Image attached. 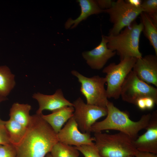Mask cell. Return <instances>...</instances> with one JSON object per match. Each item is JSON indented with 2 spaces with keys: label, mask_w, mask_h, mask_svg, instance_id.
<instances>
[{
  "label": "cell",
  "mask_w": 157,
  "mask_h": 157,
  "mask_svg": "<svg viewBox=\"0 0 157 157\" xmlns=\"http://www.w3.org/2000/svg\"><path fill=\"white\" fill-rule=\"evenodd\" d=\"M41 114L31 116L24 136L15 146L17 157H44L58 142L57 134Z\"/></svg>",
  "instance_id": "cell-1"
},
{
  "label": "cell",
  "mask_w": 157,
  "mask_h": 157,
  "mask_svg": "<svg viewBox=\"0 0 157 157\" xmlns=\"http://www.w3.org/2000/svg\"><path fill=\"white\" fill-rule=\"evenodd\" d=\"M106 107V117L101 121L96 122L91 128V132L115 130L126 134L135 140L138 136L140 131L145 129L151 116L150 113L144 115L138 121H134L130 119L127 113L120 110L109 101Z\"/></svg>",
  "instance_id": "cell-2"
},
{
  "label": "cell",
  "mask_w": 157,
  "mask_h": 157,
  "mask_svg": "<svg viewBox=\"0 0 157 157\" xmlns=\"http://www.w3.org/2000/svg\"><path fill=\"white\" fill-rule=\"evenodd\" d=\"M143 28L141 22H133L117 35L105 36L108 48L116 51L120 60L127 58L142 57L139 50V42Z\"/></svg>",
  "instance_id": "cell-3"
},
{
  "label": "cell",
  "mask_w": 157,
  "mask_h": 157,
  "mask_svg": "<svg viewBox=\"0 0 157 157\" xmlns=\"http://www.w3.org/2000/svg\"><path fill=\"white\" fill-rule=\"evenodd\" d=\"M94 138L101 157L135 156L138 151L133 145V140L122 132L114 134L96 132Z\"/></svg>",
  "instance_id": "cell-4"
},
{
  "label": "cell",
  "mask_w": 157,
  "mask_h": 157,
  "mask_svg": "<svg viewBox=\"0 0 157 157\" xmlns=\"http://www.w3.org/2000/svg\"><path fill=\"white\" fill-rule=\"evenodd\" d=\"M137 58H127L121 60L120 62L110 64L102 71L106 74V90L108 98L118 99L120 97L121 86L125 78L132 70Z\"/></svg>",
  "instance_id": "cell-5"
},
{
  "label": "cell",
  "mask_w": 157,
  "mask_h": 157,
  "mask_svg": "<svg viewBox=\"0 0 157 157\" xmlns=\"http://www.w3.org/2000/svg\"><path fill=\"white\" fill-rule=\"evenodd\" d=\"M71 73L80 83V91L85 98L87 104L106 108L108 100L104 87L105 77L98 75L87 77L75 70Z\"/></svg>",
  "instance_id": "cell-6"
},
{
  "label": "cell",
  "mask_w": 157,
  "mask_h": 157,
  "mask_svg": "<svg viewBox=\"0 0 157 157\" xmlns=\"http://www.w3.org/2000/svg\"><path fill=\"white\" fill-rule=\"evenodd\" d=\"M142 12L144 10L140 7L134 6L123 0L114 1L110 8L103 10V12L109 15L113 24L109 35L119 34L123 28L133 23Z\"/></svg>",
  "instance_id": "cell-7"
},
{
  "label": "cell",
  "mask_w": 157,
  "mask_h": 157,
  "mask_svg": "<svg viewBox=\"0 0 157 157\" xmlns=\"http://www.w3.org/2000/svg\"><path fill=\"white\" fill-rule=\"evenodd\" d=\"M120 96L124 101L135 105L139 99H153L157 104V89L140 80L132 70L121 86Z\"/></svg>",
  "instance_id": "cell-8"
},
{
  "label": "cell",
  "mask_w": 157,
  "mask_h": 157,
  "mask_svg": "<svg viewBox=\"0 0 157 157\" xmlns=\"http://www.w3.org/2000/svg\"><path fill=\"white\" fill-rule=\"evenodd\" d=\"M72 103L74 109L72 117L83 133H90L91 128L96 121L107 115L106 108L85 104L80 97Z\"/></svg>",
  "instance_id": "cell-9"
},
{
  "label": "cell",
  "mask_w": 157,
  "mask_h": 157,
  "mask_svg": "<svg viewBox=\"0 0 157 157\" xmlns=\"http://www.w3.org/2000/svg\"><path fill=\"white\" fill-rule=\"evenodd\" d=\"M57 136L58 142L70 145L78 146L94 144L93 142L94 138L91 136L90 133L79 131L72 116L57 134Z\"/></svg>",
  "instance_id": "cell-10"
},
{
  "label": "cell",
  "mask_w": 157,
  "mask_h": 157,
  "mask_svg": "<svg viewBox=\"0 0 157 157\" xmlns=\"http://www.w3.org/2000/svg\"><path fill=\"white\" fill-rule=\"evenodd\" d=\"M146 131L138 136L133 143L138 151L157 154V111L151 114Z\"/></svg>",
  "instance_id": "cell-11"
},
{
  "label": "cell",
  "mask_w": 157,
  "mask_h": 157,
  "mask_svg": "<svg viewBox=\"0 0 157 157\" xmlns=\"http://www.w3.org/2000/svg\"><path fill=\"white\" fill-rule=\"evenodd\" d=\"M132 70L142 81L157 87V56L147 55L137 58Z\"/></svg>",
  "instance_id": "cell-12"
},
{
  "label": "cell",
  "mask_w": 157,
  "mask_h": 157,
  "mask_svg": "<svg viewBox=\"0 0 157 157\" xmlns=\"http://www.w3.org/2000/svg\"><path fill=\"white\" fill-rule=\"evenodd\" d=\"M116 53L108 48L106 39L105 35H102L100 43L93 49L83 52L82 56L92 69L100 70Z\"/></svg>",
  "instance_id": "cell-13"
},
{
  "label": "cell",
  "mask_w": 157,
  "mask_h": 157,
  "mask_svg": "<svg viewBox=\"0 0 157 157\" xmlns=\"http://www.w3.org/2000/svg\"><path fill=\"white\" fill-rule=\"evenodd\" d=\"M32 97L38 103L39 107L36 114L39 115L42 114V111L45 110L52 112L65 106H73V103L65 98L62 90L60 89L57 90L52 95L37 92L34 94Z\"/></svg>",
  "instance_id": "cell-14"
},
{
  "label": "cell",
  "mask_w": 157,
  "mask_h": 157,
  "mask_svg": "<svg viewBox=\"0 0 157 157\" xmlns=\"http://www.w3.org/2000/svg\"><path fill=\"white\" fill-rule=\"evenodd\" d=\"M74 109L73 106H65L52 112L47 115H41L42 117L57 134L64 124L72 117Z\"/></svg>",
  "instance_id": "cell-15"
},
{
  "label": "cell",
  "mask_w": 157,
  "mask_h": 157,
  "mask_svg": "<svg viewBox=\"0 0 157 157\" xmlns=\"http://www.w3.org/2000/svg\"><path fill=\"white\" fill-rule=\"evenodd\" d=\"M80 7L81 12L76 19L69 18L65 22V27L66 29H72L76 27L82 21L86 19L89 16L93 14H97L103 12V10L100 9L96 1L93 0H78Z\"/></svg>",
  "instance_id": "cell-16"
},
{
  "label": "cell",
  "mask_w": 157,
  "mask_h": 157,
  "mask_svg": "<svg viewBox=\"0 0 157 157\" xmlns=\"http://www.w3.org/2000/svg\"><path fill=\"white\" fill-rule=\"evenodd\" d=\"M31 108V106L28 104L14 103L10 110V118L27 128L31 121L29 112Z\"/></svg>",
  "instance_id": "cell-17"
},
{
  "label": "cell",
  "mask_w": 157,
  "mask_h": 157,
  "mask_svg": "<svg viewBox=\"0 0 157 157\" xmlns=\"http://www.w3.org/2000/svg\"><path fill=\"white\" fill-rule=\"evenodd\" d=\"M4 125L8 134L10 143L14 146L17 145L24 136L27 128L10 118L5 121Z\"/></svg>",
  "instance_id": "cell-18"
},
{
  "label": "cell",
  "mask_w": 157,
  "mask_h": 157,
  "mask_svg": "<svg viewBox=\"0 0 157 157\" xmlns=\"http://www.w3.org/2000/svg\"><path fill=\"white\" fill-rule=\"evenodd\" d=\"M15 76L6 66H0V97H6L15 87Z\"/></svg>",
  "instance_id": "cell-19"
},
{
  "label": "cell",
  "mask_w": 157,
  "mask_h": 157,
  "mask_svg": "<svg viewBox=\"0 0 157 157\" xmlns=\"http://www.w3.org/2000/svg\"><path fill=\"white\" fill-rule=\"evenodd\" d=\"M140 15L143 27L142 31L153 48L155 55L157 56V27L146 13L142 12Z\"/></svg>",
  "instance_id": "cell-20"
},
{
  "label": "cell",
  "mask_w": 157,
  "mask_h": 157,
  "mask_svg": "<svg viewBox=\"0 0 157 157\" xmlns=\"http://www.w3.org/2000/svg\"><path fill=\"white\" fill-rule=\"evenodd\" d=\"M52 157H78L79 151L74 147L58 142L50 152Z\"/></svg>",
  "instance_id": "cell-21"
},
{
  "label": "cell",
  "mask_w": 157,
  "mask_h": 157,
  "mask_svg": "<svg viewBox=\"0 0 157 157\" xmlns=\"http://www.w3.org/2000/svg\"><path fill=\"white\" fill-rule=\"evenodd\" d=\"M74 147L81 152L85 157H101L95 144L91 145H83Z\"/></svg>",
  "instance_id": "cell-22"
},
{
  "label": "cell",
  "mask_w": 157,
  "mask_h": 157,
  "mask_svg": "<svg viewBox=\"0 0 157 157\" xmlns=\"http://www.w3.org/2000/svg\"><path fill=\"white\" fill-rule=\"evenodd\" d=\"M140 7L149 16L157 13V0H146L142 1Z\"/></svg>",
  "instance_id": "cell-23"
},
{
  "label": "cell",
  "mask_w": 157,
  "mask_h": 157,
  "mask_svg": "<svg viewBox=\"0 0 157 157\" xmlns=\"http://www.w3.org/2000/svg\"><path fill=\"white\" fill-rule=\"evenodd\" d=\"M0 157H17L15 147L11 144H0Z\"/></svg>",
  "instance_id": "cell-24"
},
{
  "label": "cell",
  "mask_w": 157,
  "mask_h": 157,
  "mask_svg": "<svg viewBox=\"0 0 157 157\" xmlns=\"http://www.w3.org/2000/svg\"><path fill=\"white\" fill-rule=\"evenodd\" d=\"M11 144L4 125L0 124V144Z\"/></svg>",
  "instance_id": "cell-25"
},
{
  "label": "cell",
  "mask_w": 157,
  "mask_h": 157,
  "mask_svg": "<svg viewBox=\"0 0 157 157\" xmlns=\"http://www.w3.org/2000/svg\"><path fill=\"white\" fill-rule=\"evenodd\" d=\"M96 1L99 7L102 10L110 8L114 1L111 0H98Z\"/></svg>",
  "instance_id": "cell-26"
},
{
  "label": "cell",
  "mask_w": 157,
  "mask_h": 157,
  "mask_svg": "<svg viewBox=\"0 0 157 157\" xmlns=\"http://www.w3.org/2000/svg\"><path fill=\"white\" fill-rule=\"evenodd\" d=\"M135 157H157V155L150 152L140 151H138Z\"/></svg>",
  "instance_id": "cell-27"
},
{
  "label": "cell",
  "mask_w": 157,
  "mask_h": 157,
  "mask_svg": "<svg viewBox=\"0 0 157 157\" xmlns=\"http://www.w3.org/2000/svg\"><path fill=\"white\" fill-rule=\"evenodd\" d=\"M146 109H151L154 107L156 103L154 100L150 97H146L144 98Z\"/></svg>",
  "instance_id": "cell-28"
},
{
  "label": "cell",
  "mask_w": 157,
  "mask_h": 157,
  "mask_svg": "<svg viewBox=\"0 0 157 157\" xmlns=\"http://www.w3.org/2000/svg\"><path fill=\"white\" fill-rule=\"evenodd\" d=\"M144 98H140L138 99L136 102L135 105L141 110L146 109Z\"/></svg>",
  "instance_id": "cell-29"
},
{
  "label": "cell",
  "mask_w": 157,
  "mask_h": 157,
  "mask_svg": "<svg viewBox=\"0 0 157 157\" xmlns=\"http://www.w3.org/2000/svg\"><path fill=\"white\" fill-rule=\"evenodd\" d=\"M125 1L131 5L137 7H140L142 1L140 0H127Z\"/></svg>",
  "instance_id": "cell-30"
},
{
  "label": "cell",
  "mask_w": 157,
  "mask_h": 157,
  "mask_svg": "<svg viewBox=\"0 0 157 157\" xmlns=\"http://www.w3.org/2000/svg\"><path fill=\"white\" fill-rule=\"evenodd\" d=\"M7 99L6 97H0V102L4 101ZM5 121L2 120L0 118V124L2 125H4Z\"/></svg>",
  "instance_id": "cell-31"
},
{
  "label": "cell",
  "mask_w": 157,
  "mask_h": 157,
  "mask_svg": "<svg viewBox=\"0 0 157 157\" xmlns=\"http://www.w3.org/2000/svg\"><path fill=\"white\" fill-rule=\"evenodd\" d=\"M45 157H52V156L51 154L49 153L46 155Z\"/></svg>",
  "instance_id": "cell-32"
},
{
  "label": "cell",
  "mask_w": 157,
  "mask_h": 157,
  "mask_svg": "<svg viewBox=\"0 0 157 157\" xmlns=\"http://www.w3.org/2000/svg\"><path fill=\"white\" fill-rule=\"evenodd\" d=\"M135 156H127V157H134Z\"/></svg>",
  "instance_id": "cell-33"
}]
</instances>
